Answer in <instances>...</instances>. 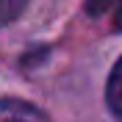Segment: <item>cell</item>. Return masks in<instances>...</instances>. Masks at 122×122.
Masks as SVG:
<instances>
[{"label": "cell", "instance_id": "obj_1", "mask_svg": "<svg viewBox=\"0 0 122 122\" xmlns=\"http://www.w3.org/2000/svg\"><path fill=\"white\" fill-rule=\"evenodd\" d=\"M0 122H50L36 106L25 100H0Z\"/></svg>", "mask_w": 122, "mask_h": 122}, {"label": "cell", "instance_id": "obj_2", "mask_svg": "<svg viewBox=\"0 0 122 122\" xmlns=\"http://www.w3.org/2000/svg\"><path fill=\"white\" fill-rule=\"evenodd\" d=\"M106 100H108V108H111V111L117 114V119H122V58L114 64L111 75H108Z\"/></svg>", "mask_w": 122, "mask_h": 122}, {"label": "cell", "instance_id": "obj_3", "mask_svg": "<svg viewBox=\"0 0 122 122\" xmlns=\"http://www.w3.org/2000/svg\"><path fill=\"white\" fill-rule=\"evenodd\" d=\"M25 6H28V0H0V28L14 22L25 11Z\"/></svg>", "mask_w": 122, "mask_h": 122}]
</instances>
